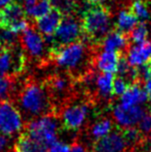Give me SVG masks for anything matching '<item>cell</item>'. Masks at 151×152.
Instances as JSON below:
<instances>
[{
  "instance_id": "6da1fadb",
  "label": "cell",
  "mask_w": 151,
  "mask_h": 152,
  "mask_svg": "<svg viewBox=\"0 0 151 152\" xmlns=\"http://www.w3.org/2000/svg\"><path fill=\"white\" fill-rule=\"evenodd\" d=\"M93 48L87 40H79L73 44L50 49L49 62H54L62 68L76 82L93 72V57L95 54Z\"/></svg>"
},
{
  "instance_id": "7a4b0ae2",
  "label": "cell",
  "mask_w": 151,
  "mask_h": 152,
  "mask_svg": "<svg viewBox=\"0 0 151 152\" xmlns=\"http://www.w3.org/2000/svg\"><path fill=\"white\" fill-rule=\"evenodd\" d=\"M12 102L18 108L23 120L27 122L44 115L55 114L52 99L44 82L26 81L19 89Z\"/></svg>"
},
{
  "instance_id": "3957f363",
  "label": "cell",
  "mask_w": 151,
  "mask_h": 152,
  "mask_svg": "<svg viewBox=\"0 0 151 152\" xmlns=\"http://www.w3.org/2000/svg\"><path fill=\"white\" fill-rule=\"evenodd\" d=\"M80 21L83 36L95 49L101 39L113 30L111 12L101 4L90 6L84 10Z\"/></svg>"
},
{
  "instance_id": "277c9868",
  "label": "cell",
  "mask_w": 151,
  "mask_h": 152,
  "mask_svg": "<svg viewBox=\"0 0 151 152\" xmlns=\"http://www.w3.org/2000/svg\"><path fill=\"white\" fill-rule=\"evenodd\" d=\"M59 116L55 114L44 115L27 122L24 132L38 143L50 147L58 139L59 130L62 127Z\"/></svg>"
},
{
  "instance_id": "5b68a950",
  "label": "cell",
  "mask_w": 151,
  "mask_h": 152,
  "mask_svg": "<svg viewBox=\"0 0 151 152\" xmlns=\"http://www.w3.org/2000/svg\"><path fill=\"white\" fill-rule=\"evenodd\" d=\"M19 40L27 59L30 58L39 62H49L50 49H47V42L44 36L35 29L32 22L26 30L21 32Z\"/></svg>"
},
{
  "instance_id": "8992f818",
  "label": "cell",
  "mask_w": 151,
  "mask_h": 152,
  "mask_svg": "<svg viewBox=\"0 0 151 152\" xmlns=\"http://www.w3.org/2000/svg\"><path fill=\"white\" fill-rule=\"evenodd\" d=\"M74 100L61 109L58 116L61 119L62 127L66 128L67 130L77 132L81 129L88 120L91 112V104L89 100H82L75 104Z\"/></svg>"
},
{
  "instance_id": "52a82bcc",
  "label": "cell",
  "mask_w": 151,
  "mask_h": 152,
  "mask_svg": "<svg viewBox=\"0 0 151 152\" xmlns=\"http://www.w3.org/2000/svg\"><path fill=\"white\" fill-rule=\"evenodd\" d=\"M83 39L85 38L83 36L80 19L76 16H64L52 35L50 49L60 48Z\"/></svg>"
},
{
  "instance_id": "ba28073f",
  "label": "cell",
  "mask_w": 151,
  "mask_h": 152,
  "mask_svg": "<svg viewBox=\"0 0 151 152\" xmlns=\"http://www.w3.org/2000/svg\"><path fill=\"white\" fill-rule=\"evenodd\" d=\"M26 16L24 5L12 0L0 10V29L10 30L17 34L23 32L31 25Z\"/></svg>"
},
{
  "instance_id": "9c48e42d",
  "label": "cell",
  "mask_w": 151,
  "mask_h": 152,
  "mask_svg": "<svg viewBox=\"0 0 151 152\" xmlns=\"http://www.w3.org/2000/svg\"><path fill=\"white\" fill-rule=\"evenodd\" d=\"M25 127V122L18 108L12 100L0 102V134L10 138L20 134Z\"/></svg>"
},
{
  "instance_id": "30bf717a",
  "label": "cell",
  "mask_w": 151,
  "mask_h": 152,
  "mask_svg": "<svg viewBox=\"0 0 151 152\" xmlns=\"http://www.w3.org/2000/svg\"><path fill=\"white\" fill-rule=\"evenodd\" d=\"M27 57L18 46L3 48L0 53V78L7 76L18 77L26 68Z\"/></svg>"
},
{
  "instance_id": "8fae6325",
  "label": "cell",
  "mask_w": 151,
  "mask_h": 152,
  "mask_svg": "<svg viewBox=\"0 0 151 152\" xmlns=\"http://www.w3.org/2000/svg\"><path fill=\"white\" fill-rule=\"evenodd\" d=\"M145 114V110L142 106L126 107L118 104L113 108L112 115L115 123L122 128L135 127L141 121Z\"/></svg>"
},
{
  "instance_id": "7c38bea8",
  "label": "cell",
  "mask_w": 151,
  "mask_h": 152,
  "mask_svg": "<svg viewBox=\"0 0 151 152\" xmlns=\"http://www.w3.org/2000/svg\"><path fill=\"white\" fill-rule=\"evenodd\" d=\"M126 148L127 143L122 132H112L93 143L92 152H125Z\"/></svg>"
},
{
  "instance_id": "4fadbf2b",
  "label": "cell",
  "mask_w": 151,
  "mask_h": 152,
  "mask_svg": "<svg viewBox=\"0 0 151 152\" xmlns=\"http://www.w3.org/2000/svg\"><path fill=\"white\" fill-rule=\"evenodd\" d=\"M125 59L131 66L139 68L144 66L151 59V42L146 40L141 44H133L127 48Z\"/></svg>"
},
{
  "instance_id": "5bb4252c",
  "label": "cell",
  "mask_w": 151,
  "mask_h": 152,
  "mask_svg": "<svg viewBox=\"0 0 151 152\" xmlns=\"http://www.w3.org/2000/svg\"><path fill=\"white\" fill-rule=\"evenodd\" d=\"M63 17L64 16L58 10L53 7L46 16L34 20V23L32 22V24L44 37H48V36H52L54 34Z\"/></svg>"
},
{
  "instance_id": "9a60e30c",
  "label": "cell",
  "mask_w": 151,
  "mask_h": 152,
  "mask_svg": "<svg viewBox=\"0 0 151 152\" xmlns=\"http://www.w3.org/2000/svg\"><path fill=\"white\" fill-rule=\"evenodd\" d=\"M128 42L129 40L127 35L117 30H112L101 39V42L97 45L96 49L101 48L103 51H110L121 54L127 50L129 46Z\"/></svg>"
},
{
  "instance_id": "2e32d148",
  "label": "cell",
  "mask_w": 151,
  "mask_h": 152,
  "mask_svg": "<svg viewBox=\"0 0 151 152\" xmlns=\"http://www.w3.org/2000/svg\"><path fill=\"white\" fill-rule=\"evenodd\" d=\"M121 54L110 51H103L101 53H95L93 57V67L101 72L114 74L117 72Z\"/></svg>"
},
{
  "instance_id": "e0dca14e",
  "label": "cell",
  "mask_w": 151,
  "mask_h": 152,
  "mask_svg": "<svg viewBox=\"0 0 151 152\" xmlns=\"http://www.w3.org/2000/svg\"><path fill=\"white\" fill-rule=\"evenodd\" d=\"M147 100L145 90L139 84L128 85L124 93L120 96V104L126 107L143 106Z\"/></svg>"
},
{
  "instance_id": "ac0fdd59",
  "label": "cell",
  "mask_w": 151,
  "mask_h": 152,
  "mask_svg": "<svg viewBox=\"0 0 151 152\" xmlns=\"http://www.w3.org/2000/svg\"><path fill=\"white\" fill-rule=\"evenodd\" d=\"M12 152H48V147L31 139L23 132L17 138L12 147Z\"/></svg>"
},
{
  "instance_id": "d6986e66",
  "label": "cell",
  "mask_w": 151,
  "mask_h": 152,
  "mask_svg": "<svg viewBox=\"0 0 151 152\" xmlns=\"http://www.w3.org/2000/svg\"><path fill=\"white\" fill-rule=\"evenodd\" d=\"M113 74L109 72H101L94 78V87L96 93L101 98L108 99L112 95V88H113Z\"/></svg>"
},
{
  "instance_id": "ffe728a7",
  "label": "cell",
  "mask_w": 151,
  "mask_h": 152,
  "mask_svg": "<svg viewBox=\"0 0 151 152\" xmlns=\"http://www.w3.org/2000/svg\"><path fill=\"white\" fill-rule=\"evenodd\" d=\"M138 23H139V21H138V19L136 18V16L131 10H122L119 12L118 17H117V22L115 24L116 29L115 30L127 35L129 32L135 28V26Z\"/></svg>"
},
{
  "instance_id": "44dd1931",
  "label": "cell",
  "mask_w": 151,
  "mask_h": 152,
  "mask_svg": "<svg viewBox=\"0 0 151 152\" xmlns=\"http://www.w3.org/2000/svg\"><path fill=\"white\" fill-rule=\"evenodd\" d=\"M113 132V121L109 118H101L89 127L88 134L93 141H97Z\"/></svg>"
},
{
  "instance_id": "7402d4cb",
  "label": "cell",
  "mask_w": 151,
  "mask_h": 152,
  "mask_svg": "<svg viewBox=\"0 0 151 152\" xmlns=\"http://www.w3.org/2000/svg\"><path fill=\"white\" fill-rule=\"evenodd\" d=\"M17 78L16 76H7L0 78V102L1 100H14L17 95Z\"/></svg>"
},
{
  "instance_id": "603a6c76",
  "label": "cell",
  "mask_w": 151,
  "mask_h": 152,
  "mask_svg": "<svg viewBox=\"0 0 151 152\" xmlns=\"http://www.w3.org/2000/svg\"><path fill=\"white\" fill-rule=\"evenodd\" d=\"M54 8L58 10L63 16H76L79 10L78 0H50Z\"/></svg>"
},
{
  "instance_id": "cb8c5ba5",
  "label": "cell",
  "mask_w": 151,
  "mask_h": 152,
  "mask_svg": "<svg viewBox=\"0 0 151 152\" xmlns=\"http://www.w3.org/2000/svg\"><path fill=\"white\" fill-rule=\"evenodd\" d=\"M148 34H149V30H148L147 24L145 22H139L135 26V28L127 34V37L129 42H131L133 44H141L147 40Z\"/></svg>"
},
{
  "instance_id": "d4e9b609",
  "label": "cell",
  "mask_w": 151,
  "mask_h": 152,
  "mask_svg": "<svg viewBox=\"0 0 151 152\" xmlns=\"http://www.w3.org/2000/svg\"><path fill=\"white\" fill-rule=\"evenodd\" d=\"M53 8L50 0H38L37 3L30 10H26V15L30 17L32 20H37L42 17L46 16Z\"/></svg>"
},
{
  "instance_id": "484cf974",
  "label": "cell",
  "mask_w": 151,
  "mask_h": 152,
  "mask_svg": "<svg viewBox=\"0 0 151 152\" xmlns=\"http://www.w3.org/2000/svg\"><path fill=\"white\" fill-rule=\"evenodd\" d=\"M128 10L135 15L136 18L140 22H146L147 20H149V10H148L147 5H146V3L143 0H135V1H133L131 3V5H129Z\"/></svg>"
},
{
  "instance_id": "4316f807",
  "label": "cell",
  "mask_w": 151,
  "mask_h": 152,
  "mask_svg": "<svg viewBox=\"0 0 151 152\" xmlns=\"http://www.w3.org/2000/svg\"><path fill=\"white\" fill-rule=\"evenodd\" d=\"M124 139L127 143V146H133V145H137L138 143L141 141V132L139 129L135 127H129L125 128L124 132H122Z\"/></svg>"
},
{
  "instance_id": "83f0119b",
  "label": "cell",
  "mask_w": 151,
  "mask_h": 152,
  "mask_svg": "<svg viewBox=\"0 0 151 152\" xmlns=\"http://www.w3.org/2000/svg\"><path fill=\"white\" fill-rule=\"evenodd\" d=\"M128 87V82L122 77H117L113 81V88H112V93L116 96H121L124 91Z\"/></svg>"
},
{
  "instance_id": "f1b7e54d",
  "label": "cell",
  "mask_w": 151,
  "mask_h": 152,
  "mask_svg": "<svg viewBox=\"0 0 151 152\" xmlns=\"http://www.w3.org/2000/svg\"><path fill=\"white\" fill-rule=\"evenodd\" d=\"M138 125H139V130L142 134L150 136L151 134V111L148 113L145 112V114L142 117L141 121L139 122Z\"/></svg>"
},
{
  "instance_id": "f546056e",
  "label": "cell",
  "mask_w": 151,
  "mask_h": 152,
  "mask_svg": "<svg viewBox=\"0 0 151 152\" xmlns=\"http://www.w3.org/2000/svg\"><path fill=\"white\" fill-rule=\"evenodd\" d=\"M71 151V146L67 143L58 141L54 142L48 148V152H69Z\"/></svg>"
},
{
  "instance_id": "4dcf8cb0",
  "label": "cell",
  "mask_w": 151,
  "mask_h": 152,
  "mask_svg": "<svg viewBox=\"0 0 151 152\" xmlns=\"http://www.w3.org/2000/svg\"><path fill=\"white\" fill-rule=\"evenodd\" d=\"M10 137L5 136V134H0V152H12V147L14 145H10Z\"/></svg>"
},
{
  "instance_id": "1f68e13d",
  "label": "cell",
  "mask_w": 151,
  "mask_h": 152,
  "mask_svg": "<svg viewBox=\"0 0 151 152\" xmlns=\"http://www.w3.org/2000/svg\"><path fill=\"white\" fill-rule=\"evenodd\" d=\"M69 152H89V151L84 144H82L79 141H75L73 143V145L71 146V151Z\"/></svg>"
},
{
  "instance_id": "d6a6232c",
  "label": "cell",
  "mask_w": 151,
  "mask_h": 152,
  "mask_svg": "<svg viewBox=\"0 0 151 152\" xmlns=\"http://www.w3.org/2000/svg\"><path fill=\"white\" fill-rule=\"evenodd\" d=\"M144 90L146 92V95H147V99L150 100L151 102V76L148 77L145 80V85H144Z\"/></svg>"
},
{
  "instance_id": "836d02e7",
  "label": "cell",
  "mask_w": 151,
  "mask_h": 152,
  "mask_svg": "<svg viewBox=\"0 0 151 152\" xmlns=\"http://www.w3.org/2000/svg\"><path fill=\"white\" fill-rule=\"evenodd\" d=\"M38 0H24V7H25V12L28 10H30L31 7L35 5L37 3Z\"/></svg>"
},
{
  "instance_id": "e575fe53",
  "label": "cell",
  "mask_w": 151,
  "mask_h": 152,
  "mask_svg": "<svg viewBox=\"0 0 151 152\" xmlns=\"http://www.w3.org/2000/svg\"><path fill=\"white\" fill-rule=\"evenodd\" d=\"M85 1L90 6H93V5H99V4H101L103 2H105L106 0H85Z\"/></svg>"
},
{
  "instance_id": "d590c367",
  "label": "cell",
  "mask_w": 151,
  "mask_h": 152,
  "mask_svg": "<svg viewBox=\"0 0 151 152\" xmlns=\"http://www.w3.org/2000/svg\"><path fill=\"white\" fill-rule=\"evenodd\" d=\"M10 1H12V0H0V10H1L3 6H5L7 3H9Z\"/></svg>"
},
{
  "instance_id": "8d00e7d4",
  "label": "cell",
  "mask_w": 151,
  "mask_h": 152,
  "mask_svg": "<svg viewBox=\"0 0 151 152\" xmlns=\"http://www.w3.org/2000/svg\"><path fill=\"white\" fill-rule=\"evenodd\" d=\"M146 65H147V67H148V69H149V72H150V74H151V59H150V61L148 62L147 64H146Z\"/></svg>"
},
{
  "instance_id": "74e56055",
  "label": "cell",
  "mask_w": 151,
  "mask_h": 152,
  "mask_svg": "<svg viewBox=\"0 0 151 152\" xmlns=\"http://www.w3.org/2000/svg\"><path fill=\"white\" fill-rule=\"evenodd\" d=\"M3 50V46H2V44H1V42H0V53H1V51Z\"/></svg>"
},
{
  "instance_id": "f35d334b",
  "label": "cell",
  "mask_w": 151,
  "mask_h": 152,
  "mask_svg": "<svg viewBox=\"0 0 151 152\" xmlns=\"http://www.w3.org/2000/svg\"><path fill=\"white\" fill-rule=\"evenodd\" d=\"M147 152H151V146L149 147V149H148V151Z\"/></svg>"
}]
</instances>
